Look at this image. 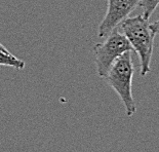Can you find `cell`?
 Instances as JSON below:
<instances>
[{"label": "cell", "instance_id": "6da1fadb", "mask_svg": "<svg viewBox=\"0 0 159 152\" xmlns=\"http://www.w3.org/2000/svg\"><path fill=\"white\" fill-rule=\"evenodd\" d=\"M122 34L126 37L133 49L140 59V73L146 76L150 72V63L153 53L154 38L158 33V22L149 23L143 16L126 18L120 23Z\"/></svg>", "mask_w": 159, "mask_h": 152}, {"label": "cell", "instance_id": "7a4b0ae2", "mask_svg": "<svg viewBox=\"0 0 159 152\" xmlns=\"http://www.w3.org/2000/svg\"><path fill=\"white\" fill-rule=\"evenodd\" d=\"M134 73V68L131 59V50H128L115 61L105 76L108 84L119 96L128 117L134 115L137 112V106L133 97Z\"/></svg>", "mask_w": 159, "mask_h": 152}, {"label": "cell", "instance_id": "3957f363", "mask_svg": "<svg viewBox=\"0 0 159 152\" xmlns=\"http://www.w3.org/2000/svg\"><path fill=\"white\" fill-rule=\"evenodd\" d=\"M93 50L98 76L105 78L115 61L125 52L133 50V47L126 37L115 29L106 37L104 42L94 45Z\"/></svg>", "mask_w": 159, "mask_h": 152}, {"label": "cell", "instance_id": "277c9868", "mask_svg": "<svg viewBox=\"0 0 159 152\" xmlns=\"http://www.w3.org/2000/svg\"><path fill=\"white\" fill-rule=\"evenodd\" d=\"M140 0H108V8L105 18L99 26V37H107L128 18L137 7Z\"/></svg>", "mask_w": 159, "mask_h": 152}, {"label": "cell", "instance_id": "5b68a950", "mask_svg": "<svg viewBox=\"0 0 159 152\" xmlns=\"http://www.w3.org/2000/svg\"><path fill=\"white\" fill-rule=\"evenodd\" d=\"M25 65L26 64L24 61L11 55L7 49H0V66H7L18 70H23L25 68Z\"/></svg>", "mask_w": 159, "mask_h": 152}, {"label": "cell", "instance_id": "8992f818", "mask_svg": "<svg viewBox=\"0 0 159 152\" xmlns=\"http://www.w3.org/2000/svg\"><path fill=\"white\" fill-rule=\"evenodd\" d=\"M159 0H140L139 1V6L143 9V16L145 19L149 20L152 16L155 9L157 8Z\"/></svg>", "mask_w": 159, "mask_h": 152}]
</instances>
